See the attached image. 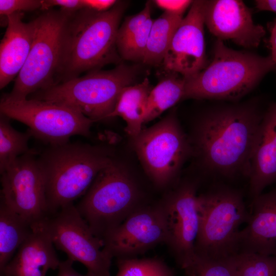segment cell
I'll return each instance as SVG.
<instances>
[{
	"mask_svg": "<svg viewBox=\"0 0 276 276\" xmlns=\"http://www.w3.org/2000/svg\"><path fill=\"white\" fill-rule=\"evenodd\" d=\"M39 222L54 245L68 259L83 264L89 276H110L112 258L104 250L103 240L93 234L73 203Z\"/></svg>",
	"mask_w": 276,
	"mask_h": 276,
	"instance_id": "cell-11",
	"label": "cell"
},
{
	"mask_svg": "<svg viewBox=\"0 0 276 276\" xmlns=\"http://www.w3.org/2000/svg\"><path fill=\"white\" fill-rule=\"evenodd\" d=\"M198 212L196 256L223 259L236 255L240 227L249 217L241 193L225 187L213 189L198 196Z\"/></svg>",
	"mask_w": 276,
	"mask_h": 276,
	"instance_id": "cell-7",
	"label": "cell"
},
{
	"mask_svg": "<svg viewBox=\"0 0 276 276\" xmlns=\"http://www.w3.org/2000/svg\"><path fill=\"white\" fill-rule=\"evenodd\" d=\"M187 276H194L193 274L190 273H186Z\"/></svg>",
	"mask_w": 276,
	"mask_h": 276,
	"instance_id": "cell-37",
	"label": "cell"
},
{
	"mask_svg": "<svg viewBox=\"0 0 276 276\" xmlns=\"http://www.w3.org/2000/svg\"><path fill=\"white\" fill-rule=\"evenodd\" d=\"M69 12L49 10L34 19L32 45L11 91L4 94L12 99L29 95L55 84L60 65L65 26Z\"/></svg>",
	"mask_w": 276,
	"mask_h": 276,
	"instance_id": "cell-8",
	"label": "cell"
},
{
	"mask_svg": "<svg viewBox=\"0 0 276 276\" xmlns=\"http://www.w3.org/2000/svg\"><path fill=\"white\" fill-rule=\"evenodd\" d=\"M152 88L146 104L144 123L155 119L164 111L183 99L185 80L174 73H167Z\"/></svg>",
	"mask_w": 276,
	"mask_h": 276,
	"instance_id": "cell-25",
	"label": "cell"
},
{
	"mask_svg": "<svg viewBox=\"0 0 276 276\" xmlns=\"http://www.w3.org/2000/svg\"><path fill=\"white\" fill-rule=\"evenodd\" d=\"M137 69L123 63L109 70L92 71L33 94L31 98L65 106L94 122L110 118L125 87L133 85Z\"/></svg>",
	"mask_w": 276,
	"mask_h": 276,
	"instance_id": "cell-5",
	"label": "cell"
},
{
	"mask_svg": "<svg viewBox=\"0 0 276 276\" xmlns=\"http://www.w3.org/2000/svg\"><path fill=\"white\" fill-rule=\"evenodd\" d=\"M32 225L0 200V271L31 233Z\"/></svg>",
	"mask_w": 276,
	"mask_h": 276,
	"instance_id": "cell-23",
	"label": "cell"
},
{
	"mask_svg": "<svg viewBox=\"0 0 276 276\" xmlns=\"http://www.w3.org/2000/svg\"><path fill=\"white\" fill-rule=\"evenodd\" d=\"M276 256V187L253 199L246 225L239 233L236 254Z\"/></svg>",
	"mask_w": 276,
	"mask_h": 276,
	"instance_id": "cell-17",
	"label": "cell"
},
{
	"mask_svg": "<svg viewBox=\"0 0 276 276\" xmlns=\"http://www.w3.org/2000/svg\"><path fill=\"white\" fill-rule=\"evenodd\" d=\"M84 9L103 12L111 9L118 1L115 0H82Z\"/></svg>",
	"mask_w": 276,
	"mask_h": 276,
	"instance_id": "cell-33",
	"label": "cell"
},
{
	"mask_svg": "<svg viewBox=\"0 0 276 276\" xmlns=\"http://www.w3.org/2000/svg\"><path fill=\"white\" fill-rule=\"evenodd\" d=\"M248 176L253 199L276 181V102L264 113L251 151Z\"/></svg>",
	"mask_w": 276,
	"mask_h": 276,
	"instance_id": "cell-18",
	"label": "cell"
},
{
	"mask_svg": "<svg viewBox=\"0 0 276 276\" xmlns=\"http://www.w3.org/2000/svg\"><path fill=\"white\" fill-rule=\"evenodd\" d=\"M37 158L45 181L48 215L84 195L113 159L106 148L70 142L50 145Z\"/></svg>",
	"mask_w": 276,
	"mask_h": 276,
	"instance_id": "cell-3",
	"label": "cell"
},
{
	"mask_svg": "<svg viewBox=\"0 0 276 276\" xmlns=\"http://www.w3.org/2000/svg\"><path fill=\"white\" fill-rule=\"evenodd\" d=\"M152 87L148 78L122 90L110 118L120 117L126 123L125 131L132 137L137 136L144 123L146 104Z\"/></svg>",
	"mask_w": 276,
	"mask_h": 276,
	"instance_id": "cell-22",
	"label": "cell"
},
{
	"mask_svg": "<svg viewBox=\"0 0 276 276\" xmlns=\"http://www.w3.org/2000/svg\"><path fill=\"white\" fill-rule=\"evenodd\" d=\"M204 17V24L218 39L231 40L244 48L258 47L265 34L242 1H205Z\"/></svg>",
	"mask_w": 276,
	"mask_h": 276,
	"instance_id": "cell-16",
	"label": "cell"
},
{
	"mask_svg": "<svg viewBox=\"0 0 276 276\" xmlns=\"http://www.w3.org/2000/svg\"><path fill=\"white\" fill-rule=\"evenodd\" d=\"M182 15L166 12L153 19L146 49L144 63L162 64Z\"/></svg>",
	"mask_w": 276,
	"mask_h": 276,
	"instance_id": "cell-24",
	"label": "cell"
},
{
	"mask_svg": "<svg viewBox=\"0 0 276 276\" xmlns=\"http://www.w3.org/2000/svg\"><path fill=\"white\" fill-rule=\"evenodd\" d=\"M54 6H59L60 9L69 12L84 9L82 0H44L42 1L40 9L45 11Z\"/></svg>",
	"mask_w": 276,
	"mask_h": 276,
	"instance_id": "cell-32",
	"label": "cell"
},
{
	"mask_svg": "<svg viewBox=\"0 0 276 276\" xmlns=\"http://www.w3.org/2000/svg\"><path fill=\"white\" fill-rule=\"evenodd\" d=\"M275 69L270 55L235 50L217 39L211 62L196 75L183 78V99L238 100Z\"/></svg>",
	"mask_w": 276,
	"mask_h": 276,
	"instance_id": "cell-4",
	"label": "cell"
},
{
	"mask_svg": "<svg viewBox=\"0 0 276 276\" xmlns=\"http://www.w3.org/2000/svg\"><path fill=\"white\" fill-rule=\"evenodd\" d=\"M264 113L253 102L213 107L198 121L194 147L202 164L212 172L248 175L249 160Z\"/></svg>",
	"mask_w": 276,
	"mask_h": 276,
	"instance_id": "cell-1",
	"label": "cell"
},
{
	"mask_svg": "<svg viewBox=\"0 0 276 276\" xmlns=\"http://www.w3.org/2000/svg\"><path fill=\"white\" fill-rule=\"evenodd\" d=\"M153 20L149 2L139 13L126 18L119 27L116 40L122 59L143 62Z\"/></svg>",
	"mask_w": 276,
	"mask_h": 276,
	"instance_id": "cell-21",
	"label": "cell"
},
{
	"mask_svg": "<svg viewBox=\"0 0 276 276\" xmlns=\"http://www.w3.org/2000/svg\"><path fill=\"white\" fill-rule=\"evenodd\" d=\"M193 1L189 0H155L153 2L164 12L183 15Z\"/></svg>",
	"mask_w": 276,
	"mask_h": 276,
	"instance_id": "cell-31",
	"label": "cell"
},
{
	"mask_svg": "<svg viewBox=\"0 0 276 276\" xmlns=\"http://www.w3.org/2000/svg\"><path fill=\"white\" fill-rule=\"evenodd\" d=\"M194 276H236L231 257L223 259H203L196 256L185 269Z\"/></svg>",
	"mask_w": 276,
	"mask_h": 276,
	"instance_id": "cell-29",
	"label": "cell"
},
{
	"mask_svg": "<svg viewBox=\"0 0 276 276\" xmlns=\"http://www.w3.org/2000/svg\"><path fill=\"white\" fill-rule=\"evenodd\" d=\"M255 2L256 8L259 10L276 12V0H257Z\"/></svg>",
	"mask_w": 276,
	"mask_h": 276,
	"instance_id": "cell-35",
	"label": "cell"
},
{
	"mask_svg": "<svg viewBox=\"0 0 276 276\" xmlns=\"http://www.w3.org/2000/svg\"><path fill=\"white\" fill-rule=\"evenodd\" d=\"M24 15V13L19 12L7 17V29L0 43L1 89L16 78L32 45L35 21L25 22Z\"/></svg>",
	"mask_w": 276,
	"mask_h": 276,
	"instance_id": "cell-20",
	"label": "cell"
},
{
	"mask_svg": "<svg viewBox=\"0 0 276 276\" xmlns=\"http://www.w3.org/2000/svg\"><path fill=\"white\" fill-rule=\"evenodd\" d=\"M134 180L112 160L98 174L76 206L93 234L101 240L131 213L145 205Z\"/></svg>",
	"mask_w": 276,
	"mask_h": 276,
	"instance_id": "cell-6",
	"label": "cell"
},
{
	"mask_svg": "<svg viewBox=\"0 0 276 276\" xmlns=\"http://www.w3.org/2000/svg\"><path fill=\"white\" fill-rule=\"evenodd\" d=\"M167 229L162 205H145L128 216L103 239L104 250L112 258H135L166 243Z\"/></svg>",
	"mask_w": 276,
	"mask_h": 276,
	"instance_id": "cell-14",
	"label": "cell"
},
{
	"mask_svg": "<svg viewBox=\"0 0 276 276\" xmlns=\"http://www.w3.org/2000/svg\"><path fill=\"white\" fill-rule=\"evenodd\" d=\"M41 7L40 0H0V14L1 17L7 18L15 13L34 11L40 9Z\"/></svg>",
	"mask_w": 276,
	"mask_h": 276,
	"instance_id": "cell-30",
	"label": "cell"
},
{
	"mask_svg": "<svg viewBox=\"0 0 276 276\" xmlns=\"http://www.w3.org/2000/svg\"><path fill=\"white\" fill-rule=\"evenodd\" d=\"M205 1H193L172 38L162 65L166 73L188 78L207 65L204 41Z\"/></svg>",
	"mask_w": 276,
	"mask_h": 276,
	"instance_id": "cell-15",
	"label": "cell"
},
{
	"mask_svg": "<svg viewBox=\"0 0 276 276\" xmlns=\"http://www.w3.org/2000/svg\"><path fill=\"white\" fill-rule=\"evenodd\" d=\"M231 258L236 276H276V256L241 253Z\"/></svg>",
	"mask_w": 276,
	"mask_h": 276,
	"instance_id": "cell-28",
	"label": "cell"
},
{
	"mask_svg": "<svg viewBox=\"0 0 276 276\" xmlns=\"http://www.w3.org/2000/svg\"><path fill=\"white\" fill-rule=\"evenodd\" d=\"M116 276H174V270L157 258L117 259Z\"/></svg>",
	"mask_w": 276,
	"mask_h": 276,
	"instance_id": "cell-27",
	"label": "cell"
},
{
	"mask_svg": "<svg viewBox=\"0 0 276 276\" xmlns=\"http://www.w3.org/2000/svg\"><path fill=\"white\" fill-rule=\"evenodd\" d=\"M125 8V3L118 1L105 12L82 9L70 14L55 84L107 64L121 63L116 40Z\"/></svg>",
	"mask_w": 276,
	"mask_h": 276,
	"instance_id": "cell-2",
	"label": "cell"
},
{
	"mask_svg": "<svg viewBox=\"0 0 276 276\" xmlns=\"http://www.w3.org/2000/svg\"><path fill=\"white\" fill-rule=\"evenodd\" d=\"M73 262L69 259L60 261L56 276H89L87 274L83 275L76 271L73 267Z\"/></svg>",
	"mask_w": 276,
	"mask_h": 276,
	"instance_id": "cell-34",
	"label": "cell"
},
{
	"mask_svg": "<svg viewBox=\"0 0 276 276\" xmlns=\"http://www.w3.org/2000/svg\"><path fill=\"white\" fill-rule=\"evenodd\" d=\"M36 154L19 156L1 174V200L31 224L48 215L45 181Z\"/></svg>",
	"mask_w": 276,
	"mask_h": 276,
	"instance_id": "cell-12",
	"label": "cell"
},
{
	"mask_svg": "<svg viewBox=\"0 0 276 276\" xmlns=\"http://www.w3.org/2000/svg\"><path fill=\"white\" fill-rule=\"evenodd\" d=\"M270 43L271 49V55L270 56L276 64V21L271 29Z\"/></svg>",
	"mask_w": 276,
	"mask_h": 276,
	"instance_id": "cell-36",
	"label": "cell"
},
{
	"mask_svg": "<svg viewBox=\"0 0 276 276\" xmlns=\"http://www.w3.org/2000/svg\"><path fill=\"white\" fill-rule=\"evenodd\" d=\"M1 113L29 127L32 137L50 145L69 142L70 137H88L94 121L65 106L33 99H12L4 95Z\"/></svg>",
	"mask_w": 276,
	"mask_h": 276,
	"instance_id": "cell-9",
	"label": "cell"
},
{
	"mask_svg": "<svg viewBox=\"0 0 276 276\" xmlns=\"http://www.w3.org/2000/svg\"><path fill=\"white\" fill-rule=\"evenodd\" d=\"M133 146L149 177L161 187L174 179L193 150L174 113L142 130Z\"/></svg>",
	"mask_w": 276,
	"mask_h": 276,
	"instance_id": "cell-10",
	"label": "cell"
},
{
	"mask_svg": "<svg viewBox=\"0 0 276 276\" xmlns=\"http://www.w3.org/2000/svg\"><path fill=\"white\" fill-rule=\"evenodd\" d=\"M196 186L185 183L162 202L166 225V244L183 269L195 258V244L199 228Z\"/></svg>",
	"mask_w": 276,
	"mask_h": 276,
	"instance_id": "cell-13",
	"label": "cell"
},
{
	"mask_svg": "<svg viewBox=\"0 0 276 276\" xmlns=\"http://www.w3.org/2000/svg\"><path fill=\"white\" fill-rule=\"evenodd\" d=\"M16 253L0 271V276H45L49 269L58 268L54 244L39 222Z\"/></svg>",
	"mask_w": 276,
	"mask_h": 276,
	"instance_id": "cell-19",
	"label": "cell"
},
{
	"mask_svg": "<svg viewBox=\"0 0 276 276\" xmlns=\"http://www.w3.org/2000/svg\"><path fill=\"white\" fill-rule=\"evenodd\" d=\"M10 119L0 114V172L1 174L11 166L19 156L35 152L28 146L32 135L28 129L21 132L11 125Z\"/></svg>",
	"mask_w": 276,
	"mask_h": 276,
	"instance_id": "cell-26",
	"label": "cell"
}]
</instances>
